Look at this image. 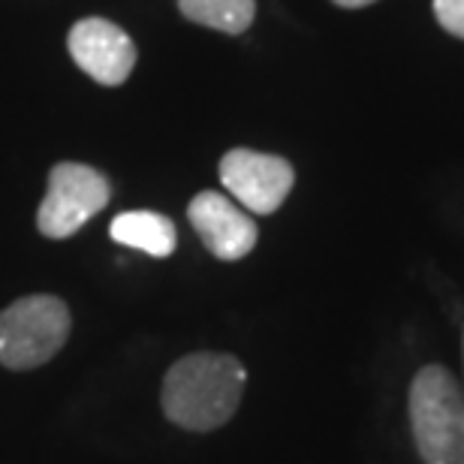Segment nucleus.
Returning <instances> with one entry per match:
<instances>
[{
    "label": "nucleus",
    "mask_w": 464,
    "mask_h": 464,
    "mask_svg": "<svg viewBox=\"0 0 464 464\" xmlns=\"http://www.w3.org/2000/svg\"><path fill=\"white\" fill-rule=\"evenodd\" d=\"M109 236H112L118 245L142 250L148 256L166 259L175 254V245H179V229L166 215H157V211H124L112 220L109 227Z\"/></svg>",
    "instance_id": "6e6552de"
},
{
    "label": "nucleus",
    "mask_w": 464,
    "mask_h": 464,
    "mask_svg": "<svg viewBox=\"0 0 464 464\" xmlns=\"http://www.w3.org/2000/svg\"><path fill=\"white\" fill-rule=\"evenodd\" d=\"M461 350H464V344H461Z\"/></svg>",
    "instance_id": "f8f14e48"
},
{
    "label": "nucleus",
    "mask_w": 464,
    "mask_h": 464,
    "mask_svg": "<svg viewBox=\"0 0 464 464\" xmlns=\"http://www.w3.org/2000/svg\"><path fill=\"white\" fill-rule=\"evenodd\" d=\"M70 332L67 302L52 293L22 295L0 311V365L9 371L49 365L70 341Z\"/></svg>",
    "instance_id": "7ed1b4c3"
},
{
    "label": "nucleus",
    "mask_w": 464,
    "mask_h": 464,
    "mask_svg": "<svg viewBox=\"0 0 464 464\" xmlns=\"http://www.w3.org/2000/svg\"><path fill=\"white\" fill-rule=\"evenodd\" d=\"M72 61L82 72L100 82L106 88L124 85L136 67V45L127 36L124 27H118L106 18H82L72 24L67 36Z\"/></svg>",
    "instance_id": "0eeeda50"
},
{
    "label": "nucleus",
    "mask_w": 464,
    "mask_h": 464,
    "mask_svg": "<svg viewBox=\"0 0 464 464\" xmlns=\"http://www.w3.org/2000/svg\"><path fill=\"white\" fill-rule=\"evenodd\" d=\"M179 9L193 24L220 34H241L254 22L256 0H179Z\"/></svg>",
    "instance_id": "1a4fd4ad"
},
{
    "label": "nucleus",
    "mask_w": 464,
    "mask_h": 464,
    "mask_svg": "<svg viewBox=\"0 0 464 464\" xmlns=\"http://www.w3.org/2000/svg\"><path fill=\"white\" fill-rule=\"evenodd\" d=\"M112 199V184L85 163H58L49 172V188L36 208V229L45 238L63 241L97 218Z\"/></svg>",
    "instance_id": "20e7f679"
},
{
    "label": "nucleus",
    "mask_w": 464,
    "mask_h": 464,
    "mask_svg": "<svg viewBox=\"0 0 464 464\" xmlns=\"http://www.w3.org/2000/svg\"><path fill=\"white\" fill-rule=\"evenodd\" d=\"M220 184L250 215H275L290 197L295 169L290 160L277 154L232 148L220 157Z\"/></svg>",
    "instance_id": "39448f33"
},
{
    "label": "nucleus",
    "mask_w": 464,
    "mask_h": 464,
    "mask_svg": "<svg viewBox=\"0 0 464 464\" xmlns=\"http://www.w3.org/2000/svg\"><path fill=\"white\" fill-rule=\"evenodd\" d=\"M332 4L344 6V9H359V6H368V4H374V0H332Z\"/></svg>",
    "instance_id": "9b49d317"
},
{
    "label": "nucleus",
    "mask_w": 464,
    "mask_h": 464,
    "mask_svg": "<svg viewBox=\"0 0 464 464\" xmlns=\"http://www.w3.org/2000/svg\"><path fill=\"white\" fill-rule=\"evenodd\" d=\"M247 371L238 356L197 350L175 359L163 374L160 411L172 425L193 434L218 431L238 413Z\"/></svg>",
    "instance_id": "f257e3e1"
},
{
    "label": "nucleus",
    "mask_w": 464,
    "mask_h": 464,
    "mask_svg": "<svg viewBox=\"0 0 464 464\" xmlns=\"http://www.w3.org/2000/svg\"><path fill=\"white\" fill-rule=\"evenodd\" d=\"M407 413L422 464H464V389L447 365H422L407 389Z\"/></svg>",
    "instance_id": "f03ea898"
},
{
    "label": "nucleus",
    "mask_w": 464,
    "mask_h": 464,
    "mask_svg": "<svg viewBox=\"0 0 464 464\" xmlns=\"http://www.w3.org/2000/svg\"><path fill=\"white\" fill-rule=\"evenodd\" d=\"M188 220L199 241L220 263H238L256 247V220L218 190H202L190 199Z\"/></svg>",
    "instance_id": "423d86ee"
},
{
    "label": "nucleus",
    "mask_w": 464,
    "mask_h": 464,
    "mask_svg": "<svg viewBox=\"0 0 464 464\" xmlns=\"http://www.w3.org/2000/svg\"><path fill=\"white\" fill-rule=\"evenodd\" d=\"M434 15L443 24V31L464 40V0H434Z\"/></svg>",
    "instance_id": "9d476101"
}]
</instances>
